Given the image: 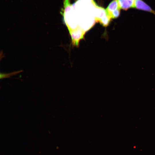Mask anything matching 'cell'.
<instances>
[{
	"label": "cell",
	"instance_id": "cell-1",
	"mask_svg": "<svg viewBox=\"0 0 155 155\" xmlns=\"http://www.w3.org/2000/svg\"><path fill=\"white\" fill-rule=\"evenodd\" d=\"M73 44L78 46L80 39L83 38L86 32L78 26L76 28L69 30Z\"/></svg>",
	"mask_w": 155,
	"mask_h": 155
},
{
	"label": "cell",
	"instance_id": "cell-2",
	"mask_svg": "<svg viewBox=\"0 0 155 155\" xmlns=\"http://www.w3.org/2000/svg\"><path fill=\"white\" fill-rule=\"evenodd\" d=\"M133 8L148 12L155 15V11L142 0H135Z\"/></svg>",
	"mask_w": 155,
	"mask_h": 155
},
{
	"label": "cell",
	"instance_id": "cell-3",
	"mask_svg": "<svg viewBox=\"0 0 155 155\" xmlns=\"http://www.w3.org/2000/svg\"><path fill=\"white\" fill-rule=\"evenodd\" d=\"M107 14L106 9L96 5L94 7L93 14L96 22Z\"/></svg>",
	"mask_w": 155,
	"mask_h": 155
},
{
	"label": "cell",
	"instance_id": "cell-4",
	"mask_svg": "<svg viewBox=\"0 0 155 155\" xmlns=\"http://www.w3.org/2000/svg\"><path fill=\"white\" fill-rule=\"evenodd\" d=\"M135 0H118L119 5L121 9L127 10L133 8Z\"/></svg>",
	"mask_w": 155,
	"mask_h": 155
},
{
	"label": "cell",
	"instance_id": "cell-5",
	"mask_svg": "<svg viewBox=\"0 0 155 155\" xmlns=\"http://www.w3.org/2000/svg\"><path fill=\"white\" fill-rule=\"evenodd\" d=\"M119 8H120L119 5L118 0H113L106 9V13L110 16L112 12Z\"/></svg>",
	"mask_w": 155,
	"mask_h": 155
},
{
	"label": "cell",
	"instance_id": "cell-6",
	"mask_svg": "<svg viewBox=\"0 0 155 155\" xmlns=\"http://www.w3.org/2000/svg\"><path fill=\"white\" fill-rule=\"evenodd\" d=\"M112 18L107 14L101 19L99 20L97 22H99L103 26L106 27L109 24Z\"/></svg>",
	"mask_w": 155,
	"mask_h": 155
},
{
	"label": "cell",
	"instance_id": "cell-7",
	"mask_svg": "<svg viewBox=\"0 0 155 155\" xmlns=\"http://www.w3.org/2000/svg\"><path fill=\"white\" fill-rule=\"evenodd\" d=\"M121 9L120 8L117 9L112 12L109 16L112 19L117 18L120 16Z\"/></svg>",
	"mask_w": 155,
	"mask_h": 155
}]
</instances>
